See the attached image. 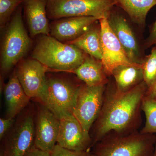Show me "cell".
<instances>
[{
    "label": "cell",
    "instance_id": "obj_8",
    "mask_svg": "<svg viewBox=\"0 0 156 156\" xmlns=\"http://www.w3.org/2000/svg\"><path fill=\"white\" fill-rule=\"evenodd\" d=\"M105 90V85L80 86L73 115L89 136L91 126L99 116L103 106Z\"/></svg>",
    "mask_w": 156,
    "mask_h": 156
},
{
    "label": "cell",
    "instance_id": "obj_30",
    "mask_svg": "<svg viewBox=\"0 0 156 156\" xmlns=\"http://www.w3.org/2000/svg\"><path fill=\"white\" fill-rule=\"evenodd\" d=\"M92 156H97L95 155V154H92Z\"/></svg>",
    "mask_w": 156,
    "mask_h": 156
},
{
    "label": "cell",
    "instance_id": "obj_28",
    "mask_svg": "<svg viewBox=\"0 0 156 156\" xmlns=\"http://www.w3.org/2000/svg\"><path fill=\"white\" fill-rule=\"evenodd\" d=\"M144 98L151 100H156V82L152 87L148 89Z\"/></svg>",
    "mask_w": 156,
    "mask_h": 156
},
{
    "label": "cell",
    "instance_id": "obj_11",
    "mask_svg": "<svg viewBox=\"0 0 156 156\" xmlns=\"http://www.w3.org/2000/svg\"><path fill=\"white\" fill-rule=\"evenodd\" d=\"M101 28L102 58L101 62L108 76H112L113 71L121 65H132L122 46L109 25L107 18L98 20Z\"/></svg>",
    "mask_w": 156,
    "mask_h": 156
},
{
    "label": "cell",
    "instance_id": "obj_18",
    "mask_svg": "<svg viewBox=\"0 0 156 156\" xmlns=\"http://www.w3.org/2000/svg\"><path fill=\"white\" fill-rule=\"evenodd\" d=\"M89 56L101 61L102 58L101 28L98 20L77 38L67 42Z\"/></svg>",
    "mask_w": 156,
    "mask_h": 156
},
{
    "label": "cell",
    "instance_id": "obj_9",
    "mask_svg": "<svg viewBox=\"0 0 156 156\" xmlns=\"http://www.w3.org/2000/svg\"><path fill=\"white\" fill-rule=\"evenodd\" d=\"M49 69L34 58L20 61L15 72L26 94L38 99L44 105L47 101V76Z\"/></svg>",
    "mask_w": 156,
    "mask_h": 156
},
{
    "label": "cell",
    "instance_id": "obj_10",
    "mask_svg": "<svg viewBox=\"0 0 156 156\" xmlns=\"http://www.w3.org/2000/svg\"><path fill=\"white\" fill-rule=\"evenodd\" d=\"M110 27L122 46L128 58L133 63L141 64L146 55L129 21L118 7L115 6L107 17Z\"/></svg>",
    "mask_w": 156,
    "mask_h": 156
},
{
    "label": "cell",
    "instance_id": "obj_29",
    "mask_svg": "<svg viewBox=\"0 0 156 156\" xmlns=\"http://www.w3.org/2000/svg\"><path fill=\"white\" fill-rule=\"evenodd\" d=\"M154 156H156V145L155 148V151L154 155Z\"/></svg>",
    "mask_w": 156,
    "mask_h": 156
},
{
    "label": "cell",
    "instance_id": "obj_25",
    "mask_svg": "<svg viewBox=\"0 0 156 156\" xmlns=\"http://www.w3.org/2000/svg\"><path fill=\"white\" fill-rule=\"evenodd\" d=\"M144 50L156 46V19L151 25L149 34L142 44Z\"/></svg>",
    "mask_w": 156,
    "mask_h": 156
},
{
    "label": "cell",
    "instance_id": "obj_23",
    "mask_svg": "<svg viewBox=\"0 0 156 156\" xmlns=\"http://www.w3.org/2000/svg\"><path fill=\"white\" fill-rule=\"evenodd\" d=\"M23 0H0V27L4 28Z\"/></svg>",
    "mask_w": 156,
    "mask_h": 156
},
{
    "label": "cell",
    "instance_id": "obj_15",
    "mask_svg": "<svg viewBox=\"0 0 156 156\" xmlns=\"http://www.w3.org/2000/svg\"><path fill=\"white\" fill-rule=\"evenodd\" d=\"M47 3L48 0H24L23 3V13L32 37L38 34L50 35Z\"/></svg>",
    "mask_w": 156,
    "mask_h": 156
},
{
    "label": "cell",
    "instance_id": "obj_32",
    "mask_svg": "<svg viewBox=\"0 0 156 156\" xmlns=\"http://www.w3.org/2000/svg\"></svg>",
    "mask_w": 156,
    "mask_h": 156
},
{
    "label": "cell",
    "instance_id": "obj_12",
    "mask_svg": "<svg viewBox=\"0 0 156 156\" xmlns=\"http://www.w3.org/2000/svg\"><path fill=\"white\" fill-rule=\"evenodd\" d=\"M35 126L34 147L51 153L57 143L60 120L44 105L39 108Z\"/></svg>",
    "mask_w": 156,
    "mask_h": 156
},
{
    "label": "cell",
    "instance_id": "obj_2",
    "mask_svg": "<svg viewBox=\"0 0 156 156\" xmlns=\"http://www.w3.org/2000/svg\"><path fill=\"white\" fill-rule=\"evenodd\" d=\"M87 55L74 45L60 41L51 35H42L31 57L49 69L70 72L83 63Z\"/></svg>",
    "mask_w": 156,
    "mask_h": 156
},
{
    "label": "cell",
    "instance_id": "obj_7",
    "mask_svg": "<svg viewBox=\"0 0 156 156\" xmlns=\"http://www.w3.org/2000/svg\"><path fill=\"white\" fill-rule=\"evenodd\" d=\"M47 101L44 106L58 119L72 114L76 106L80 86L59 77L47 76Z\"/></svg>",
    "mask_w": 156,
    "mask_h": 156
},
{
    "label": "cell",
    "instance_id": "obj_24",
    "mask_svg": "<svg viewBox=\"0 0 156 156\" xmlns=\"http://www.w3.org/2000/svg\"><path fill=\"white\" fill-rule=\"evenodd\" d=\"M50 156H92L89 151H75L61 147L56 144L50 153Z\"/></svg>",
    "mask_w": 156,
    "mask_h": 156
},
{
    "label": "cell",
    "instance_id": "obj_5",
    "mask_svg": "<svg viewBox=\"0 0 156 156\" xmlns=\"http://www.w3.org/2000/svg\"><path fill=\"white\" fill-rule=\"evenodd\" d=\"M115 6V0H48L47 11L48 18L54 20L84 16L99 20L107 18Z\"/></svg>",
    "mask_w": 156,
    "mask_h": 156
},
{
    "label": "cell",
    "instance_id": "obj_22",
    "mask_svg": "<svg viewBox=\"0 0 156 156\" xmlns=\"http://www.w3.org/2000/svg\"><path fill=\"white\" fill-rule=\"evenodd\" d=\"M141 67L143 80L149 89L156 82V46L153 47L151 53L145 56Z\"/></svg>",
    "mask_w": 156,
    "mask_h": 156
},
{
    "label": "cell",
    "instance_id": "obj_20",
    "mask_svg": "<svg viewBox=\"0 0 156 156\" xmlns=\"http://www.w3.org/2000/svg\"><path fill=\"white\" fill-rule=\"evenodd\" d=\"M115 6L122 10L134 23L144 28L149 11L156 0H115Z\"/></svg>",
    "mask_w": 156,
    "mask_h": 156
},
{
    "label": "cell",
    "instance_id": "obj_21",
    "mask_svg": "<svg viewBox=\"0 0 156 156\" xmlns=\"http://www.w3.org/2000/svg\"><path fill=\"white\" fill-rule=\"evenodd\" d=\"M142 109L145 113V126L141 134H156V100L144 98Z\"/></svg>",
    "mask_w": 156,
    "mask_h": 156
},
{
    "label": "cell",
    "instance_id": "obj_19",
    "mask_svg": "<svg viewBox=\"0 0 156 156\" xmlns=\"http://www.w3.org/2000/svg\"><path fill=\"white\" fill-rule=\"evenodd\" d=\"M112 76L116 88L122 92L130 90L144 81L141 64L136 63L120 66L114 69Z\"/></svg>",
    "mask_w": 156,
    "mask_h": 156
},
{
    "label": "cell",
    "instance_id": "obj_4",
    "mask_svg": "<svg viewBox=\"0 0 156 156\" xmlns=\"http://www.w3.org/2000/svg\"><path fill=\"white\" fill-rule=\"evenodd\" d=\"M155 134H131L103 139L95 149L97 156H154Z\"/></svg>",
    "mask_w": 156,
    "mask_h": 156
},
{
    "label": "cell",
    "instance_id": "obj_27",
    "mask_svg": "<svg viewBox=\"0 0 156 156\" xmlns=\"http://www.w3.org/2000/svg\"><path fill=\"white\" fill-rule=\"evenodd\" d=\"M24 156H50V153L36 148L34 147Z\"/></svg>",
    "mask_w": 156,
    "mask_h": 156
},
{
    "label": "cell",
    "instance_id": "obj_31",
    "mask_svg": "<svg viewBox=\"0 0 156 156\" xmlns=\"http://www.w3.org/2000/svg\"><path fill=\"white\" fill-rule=\"evenodd\" d=\"M23 1H24V0H23Z\"/></svg>",
    "mask_w": 156,
    "mask_h": 156
},
{
    "label": "cell",
    "instance_id": "obj_6",
    "mask_svg": "<svg viewBox=\"0 0 156 156\" xmlns=\"http://www.w3.org/2000/svg\"><path fill=\"white\" fill-rule=\"evenodd\" d=\"M11 128L2 139L0 156H24L34 144L33 115L30 112L23 115Z\"/></svg>",
    "mask_w": 156,
    "mask_h": 156
},
{
    "label": "cell",
    "instance_id": "obj_13",
    "mask_svg": "<svg viewBox=\"0 0 156 156\" xmlns=\"http://www.w3.org/2000/svg\"><path fill=\"white\" fill-rule=\"evenodd\" d=\"M59 119L60 127L56 144L71 150L89 151L90 136L84 132L74 116L72 114H66Z\"/></svg>",
    "mask_w": 156,
    "mask_h": 156
},
{
    "label": "cell",
    "instance_id": "obj_26",
    "mask_svg": "<svg viewBox=\"0 0 156 156\" xmlns=\"http://www.w3.org/2000/svg\"><path fill=\"white\" fill-rule=\"evenodd\" d=\"M14 119L13 118L0 119V138L2 139L9 129L11 128L14 124Z\"/></svg>",
    "mask_w": 156,
    "mask_h": 156
},
{
    "label": "cell",
    "instance_id": "obj_1",
    "mask_svg": "<svg viewBox=\"0 0 156 156\" xmlns=\"http://www.w3.org/2000/svg\"><path fill=\"white\" fill-rule=\"evenodd\" d=\"M148 89L143 81L126 92H120L115 87L105 94L93 144L102 140L110 131L120 133L133 125Z\"/></svg>",
    "mask_w": 156,
    "mask_h": 156
},
{
    "label": "cell",
    "instance_id": "obj_17",
    "mask_svg": "<svg viewBox=\"0 0 156 156\" xmlns=\"http://www.w3.org/2000/svg\"><path fill=\"white\" fill-rule=\"evenodd\" d=\"M70 73L89 86H100L107 83V75L101 60L87 54L83 63Z\"/></svg>",
    "mask_w": 156,
    "mask_h": 156
},
{
    "label": "cell",
    "instance_id": "obj_3",
    "mask_svg": "<svg viewBox=\"0 0 156 156\" xmlns=\"http://www.w3.org/2000/svg\"><path fill=\"white\" fill-rule=\"evenodd\" d=\"M23 4L14 12L3 35L1 48V66L8 72L22 60L32 44L23 21Z\"/></svg>",
    "mask_w": 156,
    "mask_h": 156
},
{
    "label": "cell",
    "instance_id": "obj_16",
    "mask_svg": "<svg viewBox=\"0 0 156 156\" xmlns=\"http://www.w3.org/2000/svg\"><path fill=\"white\" fill-rule=\"evenodd\" d=\"M4 91L8 118L14 119L25 108L30 99L22 88L15 71L5 85Z\"/></svg>",
    "mask_w": 156,
    "mask_h": 156
},
{
    "label": "cell",
    "instance_id": "obj_14",
    "mask_svg": "<svg viewBox=\"0 0 156 156\" xmlns=\"http://www.w3.org/2000/svg\"><path fill=\"white\" fill-rule=\"evenodd\" d=\"M98 20L89 16L65 17L54 20L50 26V34L63 43L77 38Z\"/></svg>",
    "mask_w": 156,
    "mask_h": 156
}]
</instances>
